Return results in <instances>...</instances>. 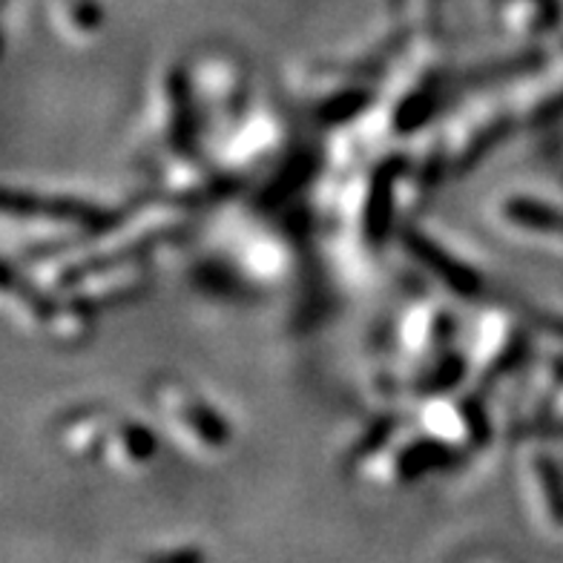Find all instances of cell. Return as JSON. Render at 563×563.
I'll return each mask as SVG.
<instances>
[{"instance_id": "cell-2", "label": "cell", "mask_w": 563, "mask_h": 563, "mask_svg": "<svg viewBox=\"0 0 563 563\" xmlns=\"http://www.w3.org/2000/svg\"><path fill=\"white\" fill-rule=\"evenodd\" d=\"M150 406L178 452L194 460H216L233 445L228 417L201 391L181 379L162 377L150 386Z\"/></svg>"}, {"instance_id": "cell-6", "label": "cell", "mask_w": 563, "mask_h": 563, "mask_svg": "<svg viewBox=\"0 0 563 563\" xmlns=\"http://www.w3.org/2000/svg\"><path fill=\"white\" fill-rule=\"evenodd\" d=\"M518 121L504 92H486L454 110L438 133L449 173L472 167Z\"/></svg>"}, {"instance_id": "cell-8", "label": "cell", "mask_w": 563, "mask_h": 563, "mask_svg": "<svg viewBox=\"0 0 563 563\" xmlns=\"http://www.w3.org/2000/svg\"><path fill=\"white\" fill-rule=\"evenodd\" d=\"M417 426L452 452H468V449L486 445L492 431L486 406L477 400V394L457 391V388L426 394L417 408Z\"/></svg>"}, {"instance_id": "cell-15", "label": "cell", "mask_w": 563, "mask_h": 563, "mask_svg": "<svg viewBox=\"0 0 563 563\" xmlns=\"http://www.w3.org/2000/svg\"><path fill=\"white\" fill-rule=\"evenodd\" d=\"M504 96L518 124L547 121L563 107V67L552 64V67L523 73L504 89Z\"/></svg>"}, {"instance_id": "cell-3", "label": "cell", "mask_w": 563, "mask_h": 563, "mask_svg": "<svg viewBox=\"0 0 563 563\" xmlns=\"http://www.w3.org/2000/svg\"><path fill=\"white\" fill-rule=\"evenodd\" d=\"M201 130L194 89L187 69L164 67L153 78L139 121V144L147 153L150 167L164 158L196 150Z\"/></svg>"}, {"instance_id": "cell-18", "label": "cell", "mask_w": 563, "mask_h": 563, "mask_svg": "<svg viewBox=\"0 0 563 563\" xmlns=\"http://www.w3.org/2000/svg\"><path fill=\"white\" fill-rule=\"evenodd\" d=\"M101 7L96 0H53L49 3V26L67 46L87 49L101 35Z\"/></svg>"}, {"instance_id": "cell-14", "label": "cell", "mask_w": 563, "mask_h": 563, "mask_svg": "<svg viewBox=\"0 0 563 563\" xmlns=\"http://www.w3.org/2000/svg\"><path fill=\"white\" fill-rule=\"evenodd\" d=\"M402 242H406L408 256L420 262L445 290H452L454 297L472 299L481 294V274H477L475 267H468V262L460 260L457 253L440 245L438 239L426 236L420 230H406Z\"/></svg>"}, {"instance_id": "cell-16", "label": "cell", "mask_w": 563, "mask_h": 563, "mask_svg": "<svg viewBox=\"0 0 563 563\" xmlns=\"http://www.w3.org/2000/svg\"><path fill=\"white\" fill-rule=\"evenodd\" d=\"M158 452L156 431L147 429L144 422L133 417L115 415L107 434V443L101 449V463L115 475H139L141 468H147Z\"/></svg>"}, {"instance_id": "cell-13", "label": "cell", "mask_w": 563, "mask_h": 563, "mask_svg": "<svg viewBox=\"0 0 563 563\" xmlns=\"http://www.w3.org/2000/svg\"><path fill=\"white\" fill-rule=\"evenodd\" d=\"M492 222L500 236L523 245H549V239H563V213L549 201L529 194H504L492 205Z\"/></svg>"}, {"instance_id": "cell-5", "label": "cell", "mask_w": 563, "mask_h": 563, "mask_svg": "<svg viewBox=\"0 0 563 563\" xmlns=\"http://www.w3.org/2000/svg\"><path fill=\"white\" fill-rule=\"evenodd\" d=\"M285 144H288L285 121L271 107H253L219 135L216 167L233 185H239L242 178L256 176L260 170L271 167L285 150Z\"/></svg>"}, {"instance_id": "cell-12", "label": "cell", "mask_w": 563, "mask_h": 563, "mask_svg": "<svg viewBox=\"0 0 563 563\" xmlns=\"http://www.w3.org/2000/svg\"><path fill=\"white\" fill-rule=\"evenodd\" d=\"M144 285H147V265L141 262V256H126V260H112L104 265L89 267L87 274H81L60 290L96 313L133 299Z\"/></svg>"}, {"instance_id": "cell-11", "label": "cell", "mask_w": 563, "mask_h": 563, "mask_svg": "<svg viewBox=\"0 0 563 563\" xmlns=\"http://www.w3.org/2000/svg\"><path fill=\"white\" fill-rule=\"evenodd\" d=\"M518 492L527 518L547 534L563 532V477L555 460L547 452L527 445L518 454Z\"/></svg>"}, {"instance_id": "cell-10", "label": "cell", "mask_w": 563, "mask_h": 563, "mask_svg": "<svg viewBox=\"0 0 563 563\" xmlns=\"http://www.w3.org/2000/svg\"><path fill=\"white\" fill-rule=\"evenodd\" d=\"M452 454V449H445L440 440H434L417 426V431L411 434L397 431L360 472L379 489H400V486L420 481L422 475L443 466Z\"/></svg>"}, {"instance_id": "cell-19", "label": "cell", "mask_w": 563, "mask_h": 563, "mask_svg": "<svg viewBox=\"0 0 563 563\" xmlns=\"http://www.w3.org/2000/svg\"><path fill=\"white\" fill-rule=\"evenodd\" d=\"M497 23L506 37L529 44L555 26V9H549L547 0H500Z\"/></svg>"}, {"instance_id": "cell-7", "label": "cell", "mask_w": 563, "mask_h": 563, "mask_svg": "<svg viewBox=\"0 0 563 563\" xmlns=\"http://www.w3.org/2000/svg\"><path fill=\"white\" fill-rule=\"evenodd\" d=\"M190 75L199 121L222 135L242 112L247 110V75L236 58L222 53H210L199 58Z\"/></svg>"}, {"instance_id": "cell-17", "label": "cell", "mask_w": 563, "mask_h": 563, "mask_svg": "<svg viewBox=\"0 0 563 563\" xmlns=\"http://www.w3.org/2000/svg\"><path fill=\"white\" fill-rule=\"evenodd\" d=\"M112 420H115V415H112L110 408L101 406L81 408V411L67 415L58 422V431H55L60 452L78 460V463L98 460L107 443V434H110Z\"/></svg>"}, {"instance_id": "cell-4", "label": "cell", "mask_w": 563, "mask_h": 563, "mask_svg": "<svg viewBox=\"0 0 563 563\" xmlns=\"http://www.w3.org/2000/svg\"><path fill=\"white\" fill-rule=\"evenodd\" d=\"M454 331H457L454 313L438 299H417L397 319L394 356L400 363L402 377H411L408 386L415 391L431 365H438L445 354L454 351Z\"/></svg>"}, {"instance_id": "cell-1", "label": "cell", "mask_w": 563, "mask_h": 563, "mask_svg": "<svg viewBox=\"0 0 563 563\" xmlns=\"http://www.w3.org/2000/svg\"><path fill=\"white\" fill-rule=\"evenodd\" d=\"M216 262L222 267H213V262L208 267L205 262V271L216 276V288L230 290V294L233 290H276L297 274V251L290 245V239L282 230L267 228L256 219H242V216L219 230Z\"/></svg>"}, {"instance_id": "cell-9", "label": "cell", "mask_w": 563, "mask_h": 563, "mask_svg": "<svg viewBox=\"0 0 563 563\" xmlns=\"http://www.w3.org/2000/svg\"><path fill=\"white\" fill-rule=\"evenodd\" d=\"M529 345L527 328L520 325L515 313L504 308H489L477 319L472 340L466 349L468 379L472 383H495L509 374L523 360Z\"/></svg>"}]
</instances>
